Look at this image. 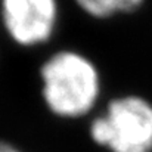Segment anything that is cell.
Listing matches in <instances>:
<instances>
[{
  "instance_id": "cell-1",
  "label": "cell",
  "mask_w": 152,
  "mask_h": 152,
  "mask_svg": "<svg viewBox=\"0 0 152 152\" xmlns=\"http://www.w3.org/2000/svg\"><path fill=\"white\" fill-rule=\"evenodd\" d=\"M43 99L58 117L78 118L86 115L101 93V77L95 64L84 55L61 50L40 69Z\"/></svg>"
},
{
  "instance_id": "cell-2",
  "label": "cell",
  "mask_w": 152,
  "mask_h": 152,
  "mask_svg": "<svg viewBox=\"0 0 152 152\" xmlns=\"http://www.w3.org/2000/svg\"><path fill=\"white\" fill-rule=\"evenodd\" d=\"M92 139L111 152H152V103L140 96H123L90 124Z\"/></svg>"
},
{
  "instance_id": "cell-3",
  "label": "cell",
  "mask_w": 152,
  "mask_h": 152,
  "mask_svg": "<svg viewBox=\"0 0 152 152\" xmlns=\"http://www.w3.org/2000/svg\"><path fill=\"white\" fill-rule=\"evenodd\" d=\"M1 19L21 46H37L52 37L58 22L56 0H1Z\"/></svg>"
},
{
  "instance_id": "cell-4",
  "label": "cell",
  "mask_w": 152,
  "mask_h": 152,
  "mask_svg": "<svg viewBox=\"0 0 152 152\" xmlns=\"http://www.w3.org/2000/svg\"><path fill=\"white\" fill-rule=\"evenodd\" d=\"M75 3L90 16L103 19L120 12L136 10L143 0H75Z\"/></svg>"
},
{
  "instance_id": "cell-5",
  "label": "cell",
  "mask_w": 152,
  "mask_h": 152,
  "mask_svg": "<svg viewBox=\"0 0 152 152\" xmlns=\"http://www.w3.org/2000/svg\"><path fill=\"white\" fill-rule=\"evenodd\" d=\"M0 152H21L18 148H15L13 145L7 143V142H0Z\"/></svg>"
}]
</instances>
